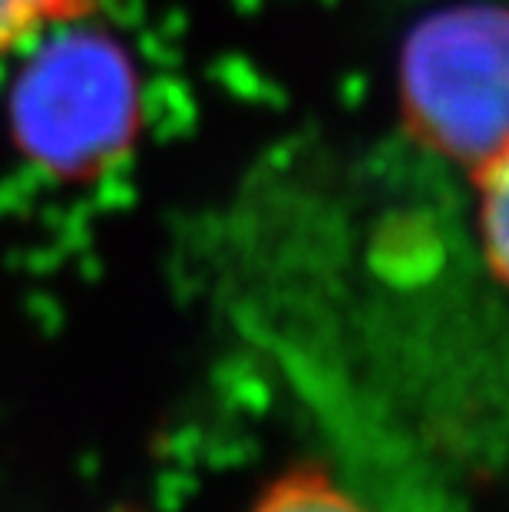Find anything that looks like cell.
Segmentation results:
<instances>
[{"label":"cell","mask_w":509,"mask_h":512,"mask_svg":"<svg viewBox=\"0 0 509 512\" xmlns=\"http://www.w3.org/2000/svg\"><path fill=\"white\" fill-rule=\"evenodd\" d=\"M400 113L427 149L480 169L509 146V7L476 0L424 17L397 63Z\"/></svg>","instance_id":"1"},{"label":"cell","mask_w":509,"mask_h":512,"mask_svg":"<svg viewBox=\"0 0 509 512\" xmlns=\"http://www.w3.org/2000/svg\"><path fill=\"white\" fill-rule=\"evenodd\" d=\"M136 76L103 34H73L40 50L14 90L20 149L53 176H90L123 156L136 133Z\"/></svg>","instance_id":"2"},{"label":"cell","mask_w":509,"mask_h":512,"mask_svg":"<svg viewBox=\"0 0 509 512\" xmlns=\"http://www.w3.org/2000/svg\"><path fill=\"white\" fill-rule=\"evenodd\" d=\"M248 512H367L357 499L331 479L328 470L305 463L285 470L255 499Z\"/></svg>","instance_id":"3"},{"label":"cell","mask_w":509,"mask_h":512,"mask_svg":"<svg viewBox=\"0 0 509 512\" xmlns=\"http://www.w3.org/2000/svg\"><path fill=\"white\" fill-rule=\"evenodd\" d=\"M480 238L493 275L509 288V146L476 169Z\"/></svg>","instance_id":"4"},{"label":"cell","mask_w":509,"mask_h":512,"mask_svg":"<svg viewBox=\"0 0 509 512\" xmlns=\"http://www.w3.org/2000/svg\"><path fill=\"white\" fill-rule=\"evenodd\" d=\"M83 7L86 0H0V57L57 20L77 17Z\"/></svg>","instance_id":"5"}]
</instances>
